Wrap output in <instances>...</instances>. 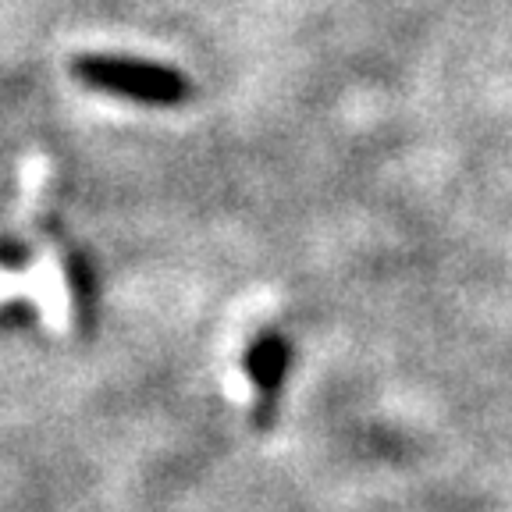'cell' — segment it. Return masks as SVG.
Returning <instances> with one entry per match:
<instances>
[{"instance_id": "2", "label": "cell", "mask_w": 512, "mask_h": 512, "mask_svg": "<svg viewBox=\"0 0 512 512\" xmlns=\"http://www.w3.org/2000/svg\"><path fill=\"white\" fill-rule=\"evenodd\" d=\"M288 360H292V349H288V342L278 335H264L249 349V356H246L249 381L256 384V392L264 395V402H274L278 388L285 384Z\"/></svg>"}, {"instance_id": "1", "label": "cell", "mask_w": 512, "mask_h": 512, "mask_svg": "<svg viewBox=\"0 0 512 512\" xmlns=\"http://www.w3.org/2000/svg\"><path fill=\"white\" fill-rule=\"evenodd\" d=\"M75 75L82 82H89L93 89H104V93L125 96V100L150 107H178L192 93L189 79L182 72H175V68L150 61H128V57L111 54L79 57L75 61Z\"/></svg>"}]
</instances>
